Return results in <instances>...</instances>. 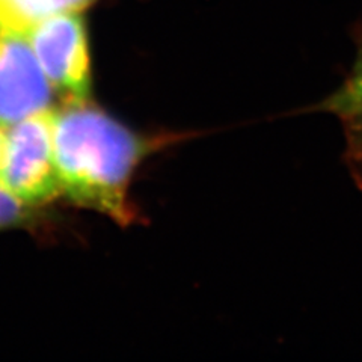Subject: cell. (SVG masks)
<instances>
[{"label": "cell", "instance_id": "cell-6", "mask_svg": "<svg viewBox=\"0 0 362 362\" xmlns=\"http://www.w3.org/2000/svg\"><path fill=\"white\" fill-rule=\"evenodd\" d=\"M93 0H0V30L26 35L38 21L64 13H78Z\"/></svg>", "mask_w": 362, "mask_h": 362}, {"label": "cell", "instance_id": "cell-4", "mask_svg": "<svg viewBox=\"0 0 362 362\" xmlns=\"http://www.w3.org/2000/svg\"><path fill=\"white\" fill-rule=\"evenodd\" d=\"M52 85L26 35L0 30V126L47 110Z\"/></svg>", "mask_w": 362, "mask_h": 362}, {"label": "cell", "instance_id": "cell-7", "mask_svg": "<svg viewBox=\"0 0 362 362\" xmlns=\"http://www.w3.org/2000/svg\"><path fill=\"white\" fill-rule=\"evenodd\" d=\"M23 206L26 204L0 187V230L20 225L28 219V211Z\"/></svg>", "mask_w": 362, "mask_h": 362}, {"label": "cell", "instance_id": "cell-2", "mask_svg": "<svg viewBox=\"0 0 362 362\" xmlns=\"http://www.w3.org/2000/svg\"><path fill=\"white\" fill-rule=\"evenodd\" d=\"M50 109L21 119L5 129L0 166V187L26 206L53 199L62 192L53 150Z\"/></svg>", "mask_w": 362, "mask_h": 362}, {"label": "cell", "instance_id": "cell-8", "mask_svg": "<svg viewBox=\"0 0 362 362\" xmlns=\"http://www.w3.org/2000/svg\"><path fill=\"white\" fill-rule=\"evenodd\" d=\"M4 145H5V127H2V126H0V166H2Z\"/></svg>", "mask_w": 362, "mask_h": 362}, {"label": "cell", "instance_id": "cell-1", "mask_svg": "<svg viewBox=\"0 0 362 362\" xmlns=\"http://www.w3.org/2000/svg\"><path fill=\"white\" fill-rule=\"evenodd\" d=\"M54 162L62 192L121 223L130 221L127 187L145 144L103 110L70 100L53 119Z\"/></svg>", "mask_w": 362, "mask_h": 362}, {"label": "cell", "instance_id": "cell-3", "mask_svg": "<svg viewBox=\"0 0 362 362\" xmlns=\"http://www.w3.org/2000/svg\"><path fill=\"white\" fill-rule=\"evenodd\" d=\"M26 38L52 88L85 100L90 83L88 38L76 13L50 16L33 25Z\"/></svg>", "mask_w": 362, "mask_h": 362}, {"label": "cell", "instance_id": "cell-5", "mask_svg": "<svg viewBox=\"0 0 362 362\" xmlns=\"http://www.w3.org/2000/svg\"><path fill=\"white\" fill-rule=\"evenodd\" d=\"M327 109L341 119L347 138L350 169L362 189V28L358 54L346 83L327 101Z\"/></svg>", "mask_w": 362, "mask_h": 362}]
</instances>
